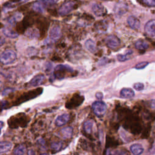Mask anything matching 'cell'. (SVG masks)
Returning <instances> with one entry per match:
<instances>
[{
	"mask_svg": "<svg viewBox=\"0 0 155 155\" xmlns=\"http://www.w3.org/2000/svg\"><path fill=\"white\" fill-rule=\"evenodd\" d=\"M16 58V54L13 50H6L0 54V62L4 65H9L13 63Z\"/></svg>",
	"mask_w": 155,
	"mask_h": 155,
	"instance_id": "1",
	"label": "cell"
},
{
	"mask_svg": "<svg viewBox=\"0 0 155 155\" xmlns=\"http://www.w3.org/2000/svg\"><path fill=\"white\" fill-rule=\"evenodd\" d=\"M73 71V70L67 66V65H57L55 68H54V73L53 74L54 79L55 78H58V79H62L64 78L65 74L68 73H71Z\"/></svg>",
	"mask_w": 155,
	"mask_h": 155,
	"instance_id": "2",
	"label": "cell"
},
{
	"mask_svg": "<svg viewBox=\"0 0 155 155\" xmlns=\"http://www.w3.org/2000/svg\"><path fill=\"white\" fill-rule=\"evenodd\" d=\"M92 109L95 115L101 117L105 114L107 111V105L102 101H95L92 104Z\"/></svg>",
	"mask_w": 155,
	"mask_h": 155,
	"instance_id": "3",
	"label": "cell"
},
{
	"mask_svg": "<svg viewBox=\"0 0 155 155\" xmlns=\"http://www.w3.org/2000/svg\"><path fill=\"white\" fill-rule=\"evenodd\" d=\"M74 5V2L66 1L63 3L58 10V13L61 15H66L70 13L73 9Z\"/></svg>",
	"mask_w": 155,
	"mask_h": 155,
	"instance_id": "4",
	"label": "cell"
},
{
	"mask_svg": "<svg viewBox=\"0 0 155 155\" xmlns=\"http://www.w3.org/2000/svg\"><path fill=\"white\" fill-rule=\"evenodd\" d=\"M54 1H39L35 2L33 5V9L39 13H42L44 12V10L46 7H47L48 5H50V4H54Z\"/></svg>",
	"mask_w": 155,
	"mask_h": 155,
	"instance_id": "5",
	"label": "cell"
},
{
	"mask_svg": "<svg viewBox=\"0 0 155 155\" xmlns=\"http://www.w3.org/2000/svg\"><path fill=\"white\" fill-rule=\"evenodd\" d=\"M105 42L107 45L111 49H114L120 45L119 39L113 35L108 36L105 39Z\"/></svg>",
	"mask_w": 155,
	"mask_h": 155,
	"instance_id": "6",
	"label": "cell"
},
{
	"mask_svg": "<svg viewBox=\"0 0 155 155\" xmlns=\"http://www.w3.org/2000/svg\"><path fill=\"white\" fill-rule=\"evenodd\" d=\"M155 21L151 19L148 21L145 25V31L147 35L152 38H154L155 35Z\"/></svg>",
	"mask_w": 155,
	"mask_h": 155,
	"instance_id": "7",
	"label": "cell"
},
{
	"mask_svg": "<svg viewBox=\"0 0 155 155\" xmlns=\"http://www.w3.org/2000/svg\"><path fill=\"white\" fill-rule=\"evenodd\" d=\"M45 80V76L44 74H38L34 76L31 81L29 82L28 84L30 87H37L39 86L44 83Z\"/></svg>",
	"mask_w": 155,
	"mask_h": 155,
	"instance_id": "8",
	"label": "cell"
},
{
	"mask_svg": "<svg viewBox=\"0 0 155 155\" xmlns=\"http://www.w3.org/2000/svg\"><path fill=\"white\" fill-rule=\"evenodd\" d=\"M92 11L97 16H101L105 13V9L102 4L94 3L92 5Z\"/></svg>",
	"mask_w": 155,
	"mask_h": 155,
	"instance_id": "9",
	"label": "cell"
},
{
	"mask_svg": "<svg viewBox=\"0 0 155 155\" xmlns=\"http://www.w3.org/2000/svg\"><path fill=\"white\" fill-rule=\"evenodd\" d=\"M70 119V116L68 114H62L57 117L55 120V125L58 127H61L65 125Z\"/></svg>",
	"mask_w": 155,
	"mask_h": 155,
	"instance_id": "10",
	"label": "cell"
},
{
	"mask_svg": "<svg viewBox=\"0 0 155 155\" xmlns=\"http://www.w3.org/2000/svg\"><path fill=\"white\" fill-rule=\"evenodd\" d=\"M61 36V28L58 27H53L50 31V38L52 41H57Z\"/></svg>",
	"mask_w": 155,
	"mask_h": 155,
	"instance_id": "11",
	"label": "cell"
},
{
	"mask_svg": "<svg viewBox=\"0 0 155 155\" xmlns=\"http://www.w3.org/2000/svg\"><path fill=\"white\" fill-rule=\"evenodd\" d=\"M127 22L129 26L133 29H138L140 27V21L139 20L133 16H130L127 18Z\"/></svg>",
	"mask_w": 155,
	"mask_h": 155,
	"instance_id": "12",
	"label": "cell"
},
{
	"mask_svg": "<svg viewBox=\"0 0 155 155\" xmlns=\"http://www.w3.org/2000/svg\"><path fill=\"white\" fill-rule=\"evenodd\" d=\"M130 150L133 155H140L143 152V148L139 143H134L130 147Z\"/></svg>",
	"mask_w": 155,
	"mask_h": 155,
	"instance_id": "13",
	"label": "cell"
},
{
	"mask_svg": "<svg viewBox=\"0 0 155 155\" xmlns=\"http://www.w3.org/2000/svg\"><path fill=\"white\" fill-rule=\"evenodd\" d=\"M120 96L122 98H131L134 96V92L130 88H124L120 90Z\"/></svg>",
	"mask_w": 155,
	"mask_h": 155,
	"instance_id": "14",
	"label": "cell"
},
{
	"mask_svg": "<svg viewBox=\"0 0 155 155\" xmlns=\"http://www.w3.org/2000/svg\"><path fill=\"white\" fill-rule=\"evenodd\" d=\"M12 147V143L10 142H0V153H4L9 151Z\"/></svg>",
	"mask_w": 155,
	"mask_h": 155,
	"instance_id": "15",
	"label": "cell"
},
{
	"mask_svg": "<svg viewBox=\"0 0 155 155\" xmlns=\"http://www.w3.org/2000/svg\"><path fill=\"white\" fill-rule=\"evenodd\" d=\"M61 134L65 139L71 138L73 135V128L71 127L63 128L61 130Z\"/></svg>",
	"mask_w": 155,
	"mask_h": 155,
	"instance_id": "16",
	"label": "cell"
},
{
	"mask_svg": "<svg viewBox=\"0 0 155 155\" xmlns=\"http://www.w3.org/2000/svg\"><path fill=\"white\" fill-rule=\"evenodd\" d=\"M3 34L7 38H15L18 36V34L10 28H4L2 29Z\"/></svg>",
	"mask_w": 155,
	"mask_h": 155,
	"instance_id": "17",
	"label": "cell"
},
{
	"mask_svg": "<svg viewBox=\"0 0 155 155\" xmlns=\"http://www.w3.org/2000/svg\"><path fill=\"white\" fill-rule=\"evenodd\" d=\"M127 4H123L122 2H119V4H116L114 11L116 13L118 14H123L127 12Z\"/></svg>",
	"mask_w": 155,
	"mask_h": 155,
	"instance_id": "18",
	"label": "cell"
},
{
	"mask_svg": "<svg viewBox=\"0 0 155 155\" xmlns=\"http://www.w3.org/2000/svg\"><path fill=\"white\" fill-rule=\"evenodd\" d=\"M85 46L90 53H94L96 51V44L93 40L90 39L86 41L85 43Z\"/></svg>",
	"mask_w": 155,
	"mask_h": 155,
	"instance_id": "19",
	"label": "cell"
},
{
	"mask_svg": "<svg viewBox=\"0 0 155 155\" xmlns=\"http://www.w3.org/2000/svg\"><path fill=\"white\" fill-rule=\"evenodd\" d=\"M135 47L139 50H145L148 48V44L143 40H138L135 43Z\"/></svg>",
	"mask_w": 155,
	"mask_h": 155,
	"instance_id": "20",
	"label": "cell"
},
{
	"mask_svg": "<svg viewBox=\"0 0 155 155\" xmlns=\"http://www.w3.org/2000/svg\"><path fill=\"white\" fill-rule=\"evenodd\" d=\"M93 125V122L92 120H88L85 121L83 125V129L84 131L87 134H91L92 131Z\"/></svg>",
	"mask_w": 155,
	"mask_h": 155,
	"instance_id": "21",
	"label": "cell"
},
{
	"mask_svg": "<svg viewBox=\"0 0 155 155\" xmlns=\"http://www.w3.org/2000/svg\"><path fill=\"white\" fill-rule=\"evenodd\" d=\"M26 148L23 145H19L16 147L13 150V154L15 155H24L25 153Z\"/></svg>",
	"mask_w": 155,
	"mask_h": 155,
	"instance_id": "22",
	"label": "cell"
},
{
	"mask_svg": "<svg viewBox=\"0 0 155 155\" xmlns=\"http://www.w3.org/2000/svg\"><path fill=\"white\" fill-rule=\"evenodd\" d=\"M107 155H127V153L124 150H108L107 151Z\"/></svg>",
	"mask_w": 155,
	"mask_h": 155,
	"instance_id": "23",
	"label": "cell"
},
{
	"mask_svg": "<svg viewBox=\"0 0 155 155\" xmlns=\"http://www.w3.org/2000/svg\"><path fill=\"white\" fill-rule=\"evenodd\" d=\"M62 147V143L61 142H54L51 144V150L54 151H59Z\"/></svg>",
	"mask_w": 155,
	"mask_h": 155,
	"instance_id": "24",
	"label": "cell"
},
{
	"mask_svg": "<svg viewBox=\"0 0 155 155\" xmlns=\"http://www.w3.org/2000/svg\"><path fill=\"white\" fill-rule=\"evenodd\" d=\"M132 53V51H129L128 52H127L126 54H118L117 56V59L120 62H124V61H125L128 59H129V55H130Z\"/></svg>",
	"mask_w": 155,
	"mask_h": 155,
	"instance_id": "25",
	"label": "cell"
},
{
	"mask_svg": "<svg viewBox=\"0 0 155 155\" xmlns=\"http://www.w3.org/2000/svg\"><path fill=\"white\" fill-rule=\"evenodd\" d=\"M148 64V62H139L137 64H136V65L135 66V68L137 70H140V69H143L145 67H147Z\"/></svg>",
	"mask_w": 155,
	"mask_h": 155,
	"instance_id": "26",
	"label": "cell"
},
{
	"mask_svg": "<svg viewBox=\"0 0 155 155\" xmlns=\"http://www.w3.org/2000/svg\"><path fill=\"white\" fill-rule=\"evenodd\" d=\"M133 87L137 91H141V90H142L143 89L144 85H143V84L142 83L137 82V83H136V84H134Z\"/></svg>",
	"mask_w": 155,
	"mask_h": 155,
	"instance_id": "27",
	"label": "cell"
},
{
	"mask_svg": "<svg viewBox=\"0 0 155 155\" xmlns=\"http://www.w3.org/2000/svg\"><path fill=\"white\" fill-rule=\"evenodd\" d=\"M142 2L147 5L149 7H154L155 6V1L153 0H143Z\"/></svg>",
	"mask_w": 155,
	"mask_h": 155,
	"instance_id": "28",
	"label": "cell"
},
{
	"mask_svg": "<svg viewBox=\"0 0 155 155\" xmlns=\"http://www.w3.org/2000/svg\"><path fill=\"white\" fill-rule=\"evenodd\" d=\"M27 35L28 36H30V37H32V38H35V36L33 35V33L35 34V35H38V32H37V31L36 30H28V31L27 32Z\"/></svg>",
	"mask_w": 155,
	"mask_h": 155,
	"instance_id": "29",
	"label": "cell"
},
{
	"mask_svg": "<svg viewBox=\"0 0 155 155\" xmlns=\"http://www.w3.org/2000/svg\"><path fill=\"white\" fill-rule=\"evenodd\" d=\"M13 91V89L11 88H7L6 89H5L3 91H2V95L3 96H7L8 95L9 93H10L11 92H12Z\"/></svg>",
	"mask_w": 155,
	"mask_h": 155,
	"instance_id": "30",
	"label": "cell"
},
{
	"mask_svg": "<svg viewBox=\"0 0 155 155\" xmlns=\"http://www.w3.org/2000/svg\"><path fill=\"white\" fill-rule=\"evenodd\" d=\"M96 97H97V99H98L99 100H101L103 98V94L101 92H98L96 94Z\"/></svg>",
	"mask_w": 155,
	"mask_h": 155,
	"instance_id": "31",
	"label": "cell"
},
{
	"mask_svg": "<svg viewBox=\"0 0 155 155\" xmlns=\"http://www.w3.org/2000/svg\"><path fill=\"white\" fill-rule=\"evenodd\" d=\"M5 42V39L2 38V37H0V47L4 45Z\"/></svg>",
	"mask_w": 155,
	"mask_h": 155,
	"instance_id": "32",
	"label": "cell"
},
{
	"mask_svg": "<svg viewBox=\"0 0 155 155\" xmlns=\"http://www.w3.org/2000/svg\"><path fill=\"white\" fill-rule=\"evenodd\" d=\"M27 154L28 155H35V153L33 150H30L28 151Z\"/></svg>",
	"mask_w": 155,
	"mask_h": 155,
	"instance_id": "33",
	"label": "cell"
},
{
	"mask_svg": "<svg viewBox=\"0 0 155 155\" xmlns=\"http://www.w3.org/2000/svg\"><path fill=\"white\" fill-rule=\"evenodd\" d=\"M3 126H4V122L0 120V130L2 128Z\"/></svg>",
	"mask_w": 155,
	"mask_h": 155,
	"instance_id": "34",
	"label": "cell"
},
{
	"mask_svg": "<svg viewBox=\"0 0 155 155\" xmlns=\"http://www.w3.org/2000/svg\"><path fill=\"white\" fill-rule=\"evenodd\" d=\"M151 103H152V108H154V99L152 100Z\"/></svg>",
	"mask_w": 155,
	"mask_h": 155,
	"instance_id": "35",
	"label": "cell"
},
{
	"mask_svg": "<svg viewBox=\"0 0 155 155\" xmlns=\"http://www.w3.org/2000/svg\"><path fill=\"white\" fill-rule=\"evenodd\" d=\"M40 155H48V154H47V153H42V154H41Z\"/></svg>",
	"mask_w": 155,
	"mask_h": 155,
	"instance_id": "36",
	"label": "cell"
}]
</instances>
